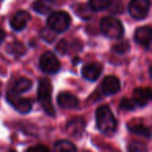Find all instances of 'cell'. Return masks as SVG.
I'll list each match as a JSON object with an SVG mask.
<instances>
[{
  "label": "cell",
  "instance_id": "6da1fadb",
  "mask_svg": "<svg viewBox=\"0 0 152 152\" xmlns=\"http://www.w3.org/2000/svg\"><path fill=\"white\" fill-rule=\"evenodd\" d=\"M97 127L103 134L112 135L117 130V120L108 105H101L96 110Z\"/></svg>",
  "mask_w": 152,
  "mask_h": 152
},
{
  "label": "cell",
  "instance_id": "7a4b0ae2",
  "mask_svg": "<svg viewBox=\"0 0 152 152\" xmlns=\"http://www.w3.org/2000/svg\"><path fill=\"white\" fill-rule=\"evenodd\" d=\"M51 93H52V85L50 80L47 78L41 79L38 88V100L46 112V114L51 117H54L55 110L53 107L52 100H51Z\"/></svg>",
  "mask_w": 152,
  "mask_h": 152
},
{
  "label": "cell",
  "instance_id": "3957f363",
  "mask_svg": "<svg viewBox=\"0 0 152 152\" xmlns=\"http://www.w3.org/2000/svg\"><path fill=\"white\" fill-rule=\"evenodd\" d=\"M102 34L110 39H120L124 34V27L120 20L114 17H105L100 23Z\"/></svg>",
  "mask_w": 152,
  "mask_h": 152
},
{
  "label": "cell",
  "instance_id": "277c9868",
  "mask_svg": "<svg viewBox=\"0 0 152 152\" xmlns=\"http://www.w3.org/2000/svg\"><path fill=\"white\" fill-rule=\"evenodd\" d=\"M71 18L66 12H54L49 16L47 20V25L50 30L55 34L64 32L70 27Z\"/></svg>",
  "mask_w": 152,
  "mask_h": 152
},
{
  "label": "cell",
  "instance_id": "5b68a950",
  "mask_svg": "<svg viewBox=\"0 0 152 152\" xmlns=\"http://www.w3.org/2000/svg\"><path fill=\"white\" fill-rule=\"evenodd\" d=\"M40 68L47 74H55L61 69V63L54 53L47 51L40 58Z\"/></svg>",
  "mask_w": 152,
  "mask_h": 152
},
{
  "label": "cell",
  "instance_id": "8992f818",
  "mask_svg": "<svg viewBox=\"0 0 152 152\" xmlns=\"http://www.w3.org/2000/svg\"><path fill=\"white\" fill-rule=\"evenodd\" d=\"M129 14L137 20L145 19L150 10L149 0H131L129 3Z\"/></svg>",
  "mask_w": 152,
  "mask_h": 152
},
{
  "label": "cell",
  "instance_id": "52a82bcc",
  "mask_svg": "<svg viewBox=\"0 0 152 152\" xmlns=\"http://www.w3.org/2000/svg\"><path fill=\"white\" fill-rule=\"evenodd\" d=\"M7 101L14 106V108L19 113H21V114H28L31 110L32 104L30 102V100L27 99V98L20 97L18 94L13 93L10 90L7 91Z\"/></svg>",
  "mask_w": 152,
  "mask_h": 152
},
{
  "label": "cell",
  "instance_id": "ba28073f",
  "mask_svg": "<svg viewBox=\"0 0 152 152\" xmlns=\"http://www.w3.org/2000/svg\"><path fill=\"white\" fill-rule=\"evenodd\" d=\"M86 128V122L81 117H76L73 118L71 121H69L66 126V131L68 134L73 137H80Z\"/></svg>",
  "mask_w": 152,
  "mask_h": 152
},
{
  "label": "cell",
  "instance_id": "9c48e42d",
  "mask_svg": "<svg viewBox=\"0 0 152 152\" xmlns=\"http://www.w3.org/2000/svg\"><path fill=\"white\" fill-rule=\"evenodd\" d=\"M151 38H152V29L150 26H142L139 27L134 32V40L139 43L141 46L149 49L151 45Z\"/></svg>",
  "mask_w": 152,
  "mask_h": 152
},
{
  "label": "cell",
  "instance_id": "30bf717a",
  "mask_svg": "<svg viewBox=\"0 0 152 152\" xmlns=\"http://www.w3.org/2000/svg\"><path fill=\"white\" fill-rule=\"evenodd\" d=\"M101 89H102V92H103L105 95H107V96L115 95V94L118 93L121 89L120 80L114 75L106 76L105 78L103 79V81H102Z\"/></svg>",
  "mask_w": 152,
  "mask_h": 152
},
{
  "label": "cell",
  "instance_id": "8fae6325",
  "mask_svg": "<svg viewBox=\"0 0 152 152\" xmlns=\"http://www.w3.org/2000/svg\"><path fill=\"white\" fill-rule=\"evenodd\" d=\"M102 72V66L99 63H90L86 65L81 70V74L86 79L90 81H95L99 78L100 74Z\"/></svg>",
  "mask_w": 152,
  "mask_h": 152
},
{
  "label": "cell",
  "instance_id": "7c38bea8",
  "mask_svg": "<svg viewBox=\"0 0 152 152\" xmlns=\"http://www.w3.org/2000/svg\"><path fill=\"white\" fill-rule=\"evenodd\" d=\"M57 103L61 107L72 110V108H76L79 105V100L73 94L63 92L57 96Z\"/></svg>",
  "mask_w": 152,
  "mask_h": 152
},
{
  "label": "cell",
  "instance_id": "4fadbf2b",
  "mask_svg": "<svg viewBox=\"0 0 152 152\" xmlns=\"http://www.w3.org/2000/svg\"><path fill=\"white\" fill-rule=\"evenodd\" d=\"M152 97L151 90L149 88H139L133 91V103L139 106H145Z\"/></svg>",
  "mask_w": 152,
  "mask_h": 152
},
{
  "label": "cell",
  "instance_id": "5bb4252c",
  "mask_svg": "<svg viewBox=\"0 0 152 152\" xmlns=\"http://www.w3.org/2000/svg\"><path fill=\"white\" fill-rule=\"evenodd\" d=\"M30 19V15L28 12L26 11H19L11 20V26L13 29L20 31V30L24 29L27 25L28 21Z\"/></svg>",
  "mask_w": 152,
  "mask_h": 152
},
{
  "label": "cell",
  "instance_id": "9a60e30c",
  "mask_svg": "<svg viewBox=\"0 0 152 152\" xmlns=\"http://www.w3.org/2000/svg\"><path fill=\"white\" fill-rule=\"evenodd\" d=\"M31 86H32V83L30 79L25 78V77H20V78L16 79V80L14 81V83L12 85L10 91L20 95L21 93H24V92L28 91V90L31 88Z\"/></svg>",
  "mask_w": 152,
  "mask_h": 152
},
{
  "label": "cell",
  "instance_id": "2e32d148",
  "mask_svg": "<svg viewBox=\"0 0 152 152\" xmlns=\"http://www.w3.org/2000/svg\"><path fill=\"white\" fill-rule=\"evenodd\" d=\"M52 0H37L32 4V9L34 12L41 14V15H46L52 10Z\"/></svg>",
  "mask_w": 152,
  "mask_h": 152
},
{
  "label": "cell",
  "instance_id": "e0dca14e",
  "mask_svg": "<svg viewBox=\"0 0 152 152\" xmlns=\"http://www.w3.org/2000/svg\"><path fill=\"white\" fill-rule=\"evenodd\" d=\"M54 152H77L76 147L73 143L66 140H61V141H57L54 144V148H53Z\"/></svg>",
  "mask_w": 152,
  "mask_h": 152
},
{
  "label": "cell",
  "instance_id": "ac0fdd59",
  "mask_svg": "<svg viewBox=\"0 0 152 152\" xmlns=\"http://www.w3.org/2000/svg\"><path fill=\"white\" fill-rule=\"evenodd\" d=\"M7 52L13 54L14 56H16V57L22 56V55L25 54V52H26L25 46H24L21 42L11 43V44L7 47Z\"/></svg>",
  "mask_w": 152,
  "mask_h": 152
},
{
  "label": "cell",
  "instance_id": "d6986e66",
  "mask_svg": "<svg viewBox=\"0 0 152 152\" xmlns=\"http://www.w3.org/2000/svg\"><path fill=\"white\" fill-rule=\"evenodd\" d=\"M112 0H89L90 9L92 11L100 12L110 7Z\"/></svg>",
  "mask_w": 152,
  "mask_h": 152
},
{
  "label": "cell",
  "instance_id": "ffe728a7",
  "mask_svg": "<svg viewBox=\"0 0 152 152\" xmlns=\"http://www.w3.org/2000/svg\"><path fill=\"white\" fill-rule=\"evenodd\" d=\"M76 15H78L81 19H90L93 14V11L90 9L88 5H83V4H79L77 5V9L75 10Z\"/></svg>",
  "mask_w": 152,
  "mask_h": 152
},
{
  "label": "cell",
  "instance_id": "44dd1931",
  "mask_svg": "<svg viewBox=\"0 0 152 152\" xmlns=\"http://www.w3.org/2000/svg\"><path fill=\"white\" fill-rule=\"evenodd\" d=\"M129 130L131 132L135 133V134H140V135H143V137H150V129L148 127L144 126V125H132V126H129Z\"/></svg>",
  "mask_w": 152,
  "mask_h": 152
},
{
  "label": "cell",
  "instance_id": "7402d4cb",
  "mask_svg": "<svg viewBox=\"0 0 152 152\" xmlns=\"http://www.w3.org/2000/svg\"><path fill=\"white\" fill-rule=\"evenodd\" d=\"M128 152H147V146L142 142H131L129 144Z\"/></svg>",
  "mask_w": 152,
  "mask_h": 152
},
{
  "label": "cell",
  "instance_id": "603a6c76",
  "mask_svg": "<svg viewBox=\"0 0 152 152\" xmlns=\"http://www.w3.org/2000/svg\"><path fill=\"white\" fill-rule=\"evenodd\" d=\"M113 49H114V51H116V52H118V53H126V52H128L129 49H130V44H129V42L126 40L121 41L118 44L115 45V46L113 47Z\"/></svg>",
  "mask_w": 152,
  "mask_h": 152
},
{
  "label": "cell",
  "instance_id": "cb8c5ba5",
  "mask_svg": "<svg viewBox=\"0 0 152 152\" xmlns=\"http://www.w3.org/2000/svg\"><path fill=\"white\" fill-rule=\"evenodd\" d=\"M41 36H42V38L44 39L46 42L51 43L55 39L56 34H55V32H53L52 30L49 29V28H45V29H43L42 31H41Z\"/></svg>",
  "mask_w": 152,
  "mask_h": 152
},
{
  "label": "cell",
  "instance_id": "d4e9b609",
  "mask_svg": "<svg viewBox=\"0 0 152 152\" xmlns=\"http://www.w3.org/2000/svg\"><path fill=\"white\" fill-rule=\"evenodd\" d=\"M135 104L133 103L132 100L128 99V98H123L120 102V108L124 110H132L134 108Z\"/></svg>",
  "mask_w": 152,
  "mask_h": 152
},
{
  "label": "cell",
  "instance_id": "484cf974",
  "mask_svg": "<svg viewBox=\"0 0 152 152\" xmlns=\"http://www.w3.org/2000/svg\"><path fill=\"white\" fill-rule=\"evenodd\" d=\"M110 9L112 12H115V13H119V12L123 11V7H122V1L121 0H115V1H112L108 7Z\"/></svg>",
  "mask_w": 152,
  "mask_h": 152
},
{
  "label": "cell",
  "instance_id": "4316f807",
  "mask_svg": "<svg viewBox=\"0 0 152 152\" xmlns=\"http://www.w3.org/2000/svg\"><path fill=\"white\" fill-rule=\"evenodd\" d=\"M68 48H69V46H68V43L66 40H61L57 43L56 47H55V49H56L61 54H66V52L68 51Z\"/></svg>",
  "mask_w": 152,
  "mask_h": 152
},
{
  "label": "cell",
  "instance_id": "83f0119b",
  "mask_svg": "<svg viewBox=\"0 0 152 152\" xmlns=\"http://www.w3.org/2000/svg\"><path fill=\"white\" fill-rule=\"evenodd\" d=\"M26 152H50L48 147L43 145H37V146H32V147L28 148Z\"/></svg>",
  "mask_w": 152,
  "mask_h": 152
},
{
  "label": "cell",
  "instance_id": "f1b7e54d",
  "mask_svg": "<svg viewBox=\"0 0 152 152\" xmlns=\"http://www.w3.org/2000/svg\"><path fill=\"white\" fill-rule=\"evenodd\" d=\"M5 39V32L4 30H2L1 28H0V44L2 43V41Z\"/></svg>",
  "mask_w": 152,
  "mask_h": 152
},
{
  "label": "cell",
  "instance_id": "f546056e",
  "mask_svg": "<svg viewBox=\"0 0 152 152\" xmlns=\"http://www.w3.org/2000/svg\"><path fill=\"white\" fill-rule=\"evenodd\" d=\"M7 152H16L15 150H10V151H7Z\"/></svg>",
  "mask_w": 152,
  "mask_h": 152
},
{
  "label": "cell",
  "instance_id": "4dcf8cb0",
  "mask_svg": "<svg viewBox=\"0 0 152 152\" xmlns=\"http://www.w3.org/2000/svg\"><path fill=\"white\" fill-rule=\"evenodd\" d=\"M0 1H1V0H0Z\"/></svg>",
  "mask_w": 152,
  "mask_h": 152
}]
</instances>
